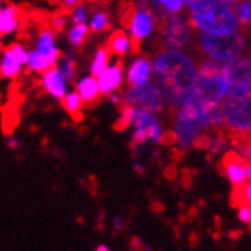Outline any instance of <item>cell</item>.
<instances>
[{"instance_id": "40", "label": "cell", "mask_w": 251, "mask_h": 251, "mask_svg": "<svg viewBox=\"0 0 251 251\" xmlns=\"http://www.w3.org/2000/svg\"><path fill=\"white\" fill-rule=\"evenodd\" d=\"M111 248L108 247V245H102V244H99L98 247H96V251H110Z\"/></svg>"}, {"instance_id": "24", "label": "cell", "mask_w": 251, "mask_h": 251, "mask_svg": "<svg viewBox=\"0 0 251 251\" xmlns=\"http://www.w3.org/2000/svg\"><path fill=\"white\" fill-rule=\"evenodd\" d=\"M88 35H90V29H88L87 23H84V25H72L69 27L66 38H67V41L70 44V48L79 49L85 44Z\"/></svg>"}, {"instance_id": "8", "label": "cell", "mask_w": 251, "mask_h": 251, "mask_svg": "<svg viewBox=\"0 0 251 251\" xmlns=\"http://www.w3.org/2000/svg\"><path fill=\"white\" fill-rule=\"evenodd\" d=\"M194 29L181 12L166 14L161 23V41L165 49L186 50L194 40Z\"/></svg>"}, {"instance_id": "18", "label": "cell", "mask_w": 251, "mask_h": 251, "mask_svg": "<svg viewBox=\"0 0 251 251\" xmlns=\"http://www.w3.org/2000/svg\"><path fill=\"white\" fill-rule=\"evenodd\" d=\"M107 48L111 52V55L124 60V58L128 53H131V50L134 49V41L131 40L128 32H125V31H116L108 38Z\"/></svg>"}, {"instance_id": "34", "label": "cell", "mask_w": 251, "mask_h": 251, "mask_svg": "<svg viewBox=\"0 0 251 251\" xmlns=\"http://www.w3.org/2000/svg\"><path fill=\"white\" fill-rule=\"evenodd\" d=\"M84 3V0H60V5L64 8V9H72V8H75L78 5Z\"/></svg>"}, {"instance_id": "35", "label": "cell", "mask_w": 251, "mask_h": 251, "mask_svg": "<svg viewBox=\"0 0 251 251\" xmlns=\"http://www.w3.org/2000/svg\"><path fill=\"white\" fill-rule=\"evenodd\" d=\"M132 171H134L136 175H145L146 172V165L140 160H136L134 163H132Z\"/></svg>"}, {"instance_id": "2", "label": "cell", "mask_w": 251, "mask_h": 251, "mask_svg": "<svg viewBox=\"0 0 251 251\" xmlns=\"http://www.w3.org/2000/svg\"><path fill=\"white\" fill-rule=\"evenodd\" d=\"M187 20L198 34L224 35L241 29L234 9L223 0H194L186 3Z\"/></svg>"}, {"instance_id": "39", "label": "cell", "mask_w": 251, "mask_h": 251, "mask_svg": "<svg viewBox=\"0 0 251 251\" xmlns=\"http://www.w3.org/2000/svg\"><path fill=\"white\" fill-rule=\"evenodd\" d=\"M245 176H247L248 181L251 180V163H250V161H247V163H245Z\"/></svg>"}, {"instance_id": "30", "label": "cell", "mask_w": 251, "mask_h": 251, "mask_svg": "<svg viewBox=\"0 0 251 251\" xmlns=\"http://www.w3.org/2000/svg\"><path fill=\"white\" fill-rule=\"evenodd\" d=\"M67 25H69V17L63 12H56L49 19V27L53 29L55 32L64 31V29L67 27Z\"/></svg>"}, {"instance_id": "37", "label": "cell", "mask_w": 251, "mask_h": 251, "mask_svg": "<svg viewBox=\"0 0 251 251\" xmlns=\"http://www.w3.org/2000/svg\"><path fill=\"white\" fill-rule=\"evenodd\" d=\"M6 146L9 148L11 151H17L19 148H20V140L17 137H14V136H9L6 139Z\"/></svg>"}, {"instance_id": "4", "label": "cell", "mask_w": 251, "mask_h": 251, "mask_svg": "<svg viewBox=\"0 0 251 251\" xmlns=\"http://www.w3.org/2000/svg\"><path fill=\"white\" fill-rule=\"evenodd\" d=\"M224 126L233 134L245 137L251 132V82H233L228 95L221 102Z\"/></svg>"}, {"instance_id": "38", "label": "cell", "mask_w": 251, "mask_h": 251, "mask_svg": "<svg viewBox=\"0 0 251 251\" xmlns=\"http://www.w3.org/2000/svg\"><path fill=\"white\" fill-rule=\"evenodd\" d=\"M151 157H152V161H158V158L161 157V151H160V148H152V151H151Z\"/></svg>"}, {"instance_id": "13", "label": "cell", "mask_w": 251, "mask_h": 251, "mask_svg": "<svg viewBox=\"0 0 251 251\" xmlns=\"http://www.w3.org/2000/svg\"><path fill=\"white\" fill-rule=\"evenodd\" d=\"M96 78H98L100 95L107 96L111 92H119L124 85V82H125L124 63H122L121 58L116 63H110Z\"/></svg>"}, {"instance_id": "22", "label": "cell", "mask_w": 251, "mask_h": 251, "mask_svg": "<svg viewBox=\"0 0 251 251\" xmlns=\"http://www.w3.org/2000/svg\"><path fill=\"white\" fill-rule=\"evenodd\" d=\"M63 108L73 119H81V111L84 107V102L76 90H67V93L61 99Z\"/></svg>"}, {"instance_id": "14", "label": "cell", "mask_w": 251, "mask_h": 251, "mask_svg": "<svg viewBox=\"0 0 251 251\" xmlns=\"http://www.w3.org/2000/svg\"><path fill=\"white\" fill-rule=\"evenodd\" d=\"M40 84L43 90L56 100H61L69 90V81L63 76V73L56 66H52L41 73Z\"/></svg>"}, {"instance_id": "15", "label": "cell", "mask_w": 251, "mask_h": 251, "mask_svg": "<svg viewBox=\"0 0 251 251\" xmlns=\"http://www.w3.org/2000/svg\"><path fill=\"white\" fill-rule=\"evenodd\" d=\"M248 160H244L238 152H227L223 158V172L227 176V180L231 183L233 187H239L245 184L248 180L245 176V163Z\"/></svg>"}, {"instance_id": "26", "label": "cell", "mask_w": 251, "mask_h": 251, "mask_svg": "<svg viewBox=\"0 0 251 251\" xmlns=\"http://www.w3.org/2000/svg\"><path fill=\"white\" fill-rule=\"evenodd\" d=\"M204 139H205V143H207L205 148H207L212 155H221L228 146L227 140L223 136H212V137H204Z\"/></svg>"}, {"instance_id": "9", "label": "cell", "mask_w": 251, "mask_h": 251, "mask_svg": "<svg viewBox=\"0 0 251 251\" xmlns=\"http://www.w3.org/2000/svg\"><path fill=\"white\" fill-rule=\"evenodd\" d=\"M124 96V104L139 107L152 113L163 111L166 104V98L163 95V90L160 88L155 79L150 81L142 87H128Z\"/></svg>"}, {"instance_id": "42", "label": "cell", "mask_w": 251, "mask_h": 251, "mask_svg": "<svg viewBox=\"0 0 251 251\" xmlns=\"http://www.w3.org/2000/svg\"><path fill=\"white\" fill-rule=\"evenodd\" d=\"M5 5H6V3H5V0H0V12H2V11H3Z\"/></svg>"}, {"instance_id": "20", "label": "cell", "mask_w": 251, "mask_h": 251, "mask_svg": "<svg viewBox=\"0 0 251 251\" xmlns=\"http://www.w3.org/2000/svg\"><path fill=\"white\" fill-rule=\"evenodd\" d=\"M87 26L90 29L92 34H104L107 32L110 26H111V19L108 16V12L100 9V8H96L93 9L90 14H88V20H87Z\"/></svg>"}, {"instance_id": "10", "label": "cell", "mask_w": 251, "mask_h": 251, "mask_svg": "<svg viewBox=\"0 0 251 251\" xmlns=\"http://www.w3.org/2000/svg\"><path fill=\"white\" fill-rule=\"evenodd\" d=\"M157 20L158 17L148 6L146 0L137 3V8L131 12V17L128 20V34L134 44H140L152 37L157 27Z\"/></svg>"}, {"instance_id": "44", "label": "cell", "mask_w": 251, "mask_h": 251, "mask_svg": "<svg viewBox=\"0 0 251 251\" xmlns=\"http://www.w3.org/2000/svg\"><path fill=\"white\" fill-rule=\"evenodd\" d=\"M187 2H194V0H187Z\"/></svg>"}, {"instance_id": "27", "label": "cell", "mask_w": 251, "mask_h": 251, "mask_svg": "<svg viewBox=\"0 0 251 251\" xmlns=\"http://www.w3.org/2000/svg\"><path fill=\"white\" fill-rule=\"evenodd\" d=\"M132 116H134V107L125 104L122 107V110H121V114H119V119H117L116 128L117 129H128L131 126V122H132Z\"/></svg>"}, {"instance_id": "21", "label": "cell", "mask_w": 251, "mask_h": 251, "mask_svg": "<svg viewBox=\"0 0 251 251\" xmlns=\"http://www.w3.org/2000/svg\"><path fill=\"white\" fill-rule=\"evenodd\" d=\"M111 52L108 50L107 46H99L95 52V55L92 56L90 66H88V73L93 76H98L99 73L104 70L110 63H111Z\"/></svg>"}, {"instance_id": "3", "label": "cell", "mask_w": 251, "mask_h": 251, "mask_svg": "<svg viewBox=\"0 0 251 251\" xmlns=\"http://www.w3.org/2000/svg\"><path fill=\"white\" fill-rule=\"evenodd\" d=\"M233 85V61L218 63L204 58L197 63L195 96L223 102Z\"/></svg>"}, {"instance_id": "41", "label": "cell", "mask_w": 251, "mask_h": 251, "mask_svg": "<svg viewBox=\"0 0 251 251\" xmlns=\"http://www.w3.org/2000/svg\"><path fill=\"white\" fill-rule=\"evenodd\" d=\"M223 2H226L228 6H231V8H234V5H236V2H238V0H223Z\"/></svg>"}, {"instance_id": "5", "label": "cell", "mask_w": 251, "mask_h": 251, "mask_svg": "<svg viewBox=\"0 0 251 251\" xmlns=\"http://www.w3.org/2000/svg\"><path fill=\"white\" fill-rule=\"evenodd\" d=\"M197 44L202 56L207 60L218 63H231L245 55L248 41L247 35L239 29L236 32L224 35L200 34Z\"/></svg>"}, {"instance_id": "36", "label": "cell", "mask_w": 251, "mask_h": 251, "mask_svg": "<svg viewBox=\"0 0 251 251\" xmlns=\"http://www.w3.org/2000/svg\"><path fill=\"white\" fill-rule=\"evenodd\" d=\"M113 228H114V231H124V228H125V219L122 216H116L113 219Z\"/></svg>"}, {"instance_id": "43", "label": "cell", "mask_w": 251, "mask_h": 251, "mask_svg": "<svg viewBox=\"0 0 251 251\" xmlns=\"http://www.w3.org/2000/svg\"><path fill=\"white\" fill-rule=\"evenodd\" d=\"M2 46H3V37L0 35V49H2Z\"/></svg>"}, {"instance_id": "7", "label": "cell", "mask_w": 251, "mask_h": 251, "mask_svg": "<svg viewBox=\"0 0 251 251\" xmlns=\"http://www.w3.org/2000/svg\"><path fill=\"white\" fill-rule=\"evenodd\" d=\"M131 148L137 155L142 154L143 146L151 143L154 146H160L165 142L166 132L155 113L148 111L139 107H134V116H132L131 126Z\"/></svg>"}, {"instance_id": "16", "label": "cell", "mask_w": 251, "mask_h": 251, "mask_svg": "<svg viewBox=\"0 0 251 251\" xmlns=\"http://www.w3.org/2000/svg\"><path fill=\"white\" fill-rule=\"evenodd\" d=\"M75 90L81 96L84 105H93L95 102H98L102 96L100 90H99L98 78L93 75H87V76L79 78L75 84Z\"/></svg>"}, {"instance_id": "1", "label": "cell", "mask_w": 251, "mask_h": 251, "mask_svg": "<svg viewBox=\"0 0 251 251\" xmlns=\"http://www.w3.org/2000/svg\"><path fill=\"white\" fill-rule=\"evenodd\" d=\"M152 72L154 79L163 90L166 104L174 110L194 98L197 61L186 50H160L152 60Z\"/></svg>"}, {"instance_id": "23", "label": "cell", "mask_w": 251, "mask_h": 251, "mask_svg": "<svg viewBox=\"0 0 251 251\" xmlns=\"http://www.w3.org/2000/svg\"><path fill=\"white\" fill-rule=\"evenodd\" d=\"M56 67L60 69V72L63 73V76L69 81V84L75 81V78L78 75V73H76L78 72V64H76V56L72 50L61 55L60 61L56 63Z\"/></svg>"}, {"instance_id": "12", "label": "cell", "mask_w": 251, "mask_h": 251, "mask_svg": "<svg viewBox=\"0 0 251 251\" xmlns=\"http://www.w3.org/2000/svg\"><path fill=\"white\" fill-rule=\"evenodd\" d=\"M125 82L128 87H142L154 79L152 60L150 56L137 55L129 61L126 69H124Z\"/></svg>"}, {"instance_id": "28", "label": "cell", "mask_w": 251, "mask_h": 251, "mask_svg": "<svg viewBox=\"0 0 251 251\" xmlns=\"http://www.w3.org/2000/svg\"><path fill=\"white\" fill-rule=\"evenodd\" d=\"M88 14H90V11H88V8L84 6L82 3L75 6V8H72L70 9V23L72 25H84V23H87Z\"/></svg>"}, {"instance_id": "17", "label": "cell", "mask_w": 251, "mask_h": 251, "mask_svg": "<svg viewBox=\"0 0 251 251\" xmlns=\"http://www.w3.org/2000/svg\"><path fill=\"white\" fill-rule=\"evenodd\" d=\"M22 25V11L16 5H5L3 11L0 12V35L6 37L16 34Z\"/></svg>"}, {"instance_id": "11", "label": "cell", "mask_w": 251, "mask_h": 251, "mask_svg": "<svg viewBox=\"0 0 251 251\" xmlns=\"http://www.w3.org/2000/svg\"><path fill=\"white\" fill-rule=\"evenodd\" d=\"M29 50L20 43H14L0 53V78L14 81L26 67Z\"/></svg>"}, {"instance_id": "19", "label": "cell", "mask_w": 251, "mask_h": 251, "mask_svg": "<svg viewBox=\"0 0 251 251\" xmlns=\"http://www.w3.org/2000/svg\"><path fill=\"white\" fill-rule=\"evenodd\" d=\"M148 6L152 9V12L160 19L166 14L183 12L186 9L187 0H146Z\"/></svg>"}, {"instance_id": "25", "label": "cell", "mask_w": 251, "mask_h": 251, "mask_svg": "<svg viewBox=\"0 0 251 251\" xmlns=\"http://www.w3.org/2000/svg\"><path fill=\"white\" fill-rule=\"evenodd\" d=\"M234 14L241 27L250 26L251 23V0H238L234 5Z\"/></svg>"}, {"instance_id": "31", "label": "cell", "mask_w": 251, "mask_h": 251, "mask_svg": "<svg viewBox=\"0 0 251 251\" xmlns=\"http://www.w3.org/2000/svg\"><path fill=\"white\" fill-rule=\"evenodd\" d=\"M238 218L242 224H250L251 223V205L247 202L238 204Z\"/></svg>"}, {"instance_id": "29", "label": "cell", "mask_w": 251, "mask_h": 251, "mask_svg": "<svg viewBox=\"0 0 251 251\" xmlns=\"http://www.w3.org/2000/svg\"><path fill=\"white\" fill-rule=\"evenodd\" d=\"M233 201L234 204H242L251 202V184L250 181H247L245 184L239 186V187H234V195H233Z\"/></svg>"}, {"instance_id": "6", "label": "cell", "mask_w": 251, "mask_h": 251, "mask_svg": "<svg viewBox=\"0 0 251 251\" xmlns=\"http://www.w3.org/2000/svg\"><path fill=\"white\" fill-rule=\"evenodd\" d=\"M207 131L209 128L202 121L195 100H189L187 104L175 110L172 139L180 150L186 151L194 146H198L200 140L204 139Z\"/></svg>"}, {"instance_id": "32", "label": "cell", "mask_w": 251, "mask_h": 251, "mask_svg": "<svg viewBox=\"0 0 251 251\" xmlns=\"http://www.w3.org/2000/svg\"><path fill=\"white\" fill-rule=\"evenodd\" d=\"M236 152H238L244 160H248V161H251V146H250V143L248 142H245V140H239V142H236Z\"/></svg>"}, {"instance_id": "33", "label": "cell", "mask_w": 251, "mask_h": 251, "mask_svg": "<svg viewBox=\"0 0 251 251\" xmlns=\"http://www.w3.org/2000/svg\"><path fill=\"white\" fill-rule=\"evenodd\" d=\"M107 96H108V99H110V102L113 105H122L124 104V96H122L121 90L119 92H111Z\"/></svg>"}]
</instances>
